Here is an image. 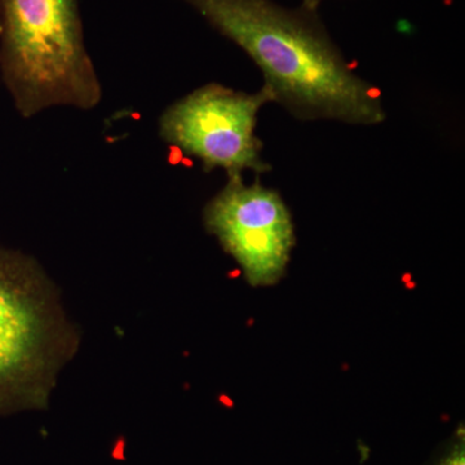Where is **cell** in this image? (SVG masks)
Instances as JSON below:
<instances>
[{"instance_id": "obj_5", "label": "cell", "mask_w": 465, "mask_h": 465, "mask_svg": "<svg viewBox=\"0 0 465 465\" xmlns=\"http://www.w3.org/2000/svg\"><path fill=\"white\" fill-rule=\"evenodd\" d=\"M203 225L240 265L252 287L274 286L286 273L296 244L295 226L280 193L259 180L228 183L203 208Z\"/></svg>"}, {"instance_id": "obj_7", "label": "cell", "mask_w": 465, "mask_h": 465, "mask_svg": "<svg viewBox=\"0 0 465 465\" xmlns=\"http://www.w3.org/2000/svg\"><path fill=\"white\" fill-rule=\"evenodd\" d=\"M323 0H302V7L309 9V11H318V7H320L321 3Z\"/></svg>"}, {"instance_id": "obj_1", "label": "cell", "mask_w": 465, "mask_h": 465, "mask_svg": "<svg viewBox=\"0 0 465 465\" xmlns=\"http://www.w3.org/2000/svg\"><path fill=\"white\" fill-rule=\"evenodd\" d=\"M259 67L274 104L302 122L381 124V94L354 73L318 12L273 0H180Z\"/></svg>"}, {"instance_id": "obj_4", "label": "cell", "mask_w": 465, "mask_h": 465, "mask_svg": "<svg viewBox=\"0 0 465 465\" xmlns=\"http://www.w3.org/2000/svg\"><path fill=\"white\" fill-rule=\"evenodd\" d=\"M271 103L265 85L249 94L211 82L167 106L158 134L170 148L200 161L204 173L223 170L228 179L246 171L269 173L256 127L260 110Z\"/></svg>"}, {"instance_id": "obj_6", "label": "cell", "mask_w": 465, "mask_h": 465, "mask_svg": "<svg viewBox=\"0 0 465 465\" xmlns=\"http://www.w3.org/2000/svg\"><path fill=\"white\" fill-rule=\"evenodd\" d=\"M430 465H465V433L463 427L446 442Z\"/></svg>"}, {"instance_id": "obj_2", "label": "cell", "mask_w": 465, "mask_h": 465, "mask_svg": "<svg viewBox=\"0 0 465 465\" xmlns=\"http://www.w3.org/2000/svg\"><path fill=\"white\" fill-rule=\"evenodd\" d=\"M0 79L24 119L96 109L103 84L79 0H0Z\"/></svg>"}, {"instance_id": "obj_3", "label": "cell", "mask_w": 465, "mask_h": 465, "mask_svg": "<svg viewBox=\"0 0 465 465\" xmlns=\"http://www.w3.org/2000/svg\"><path fill=\"white\" fill-rule=\"evenodd\" d=\"M79 342L43 266L0 247V412L47 409Z\"/></svg>"}]
</instances>
